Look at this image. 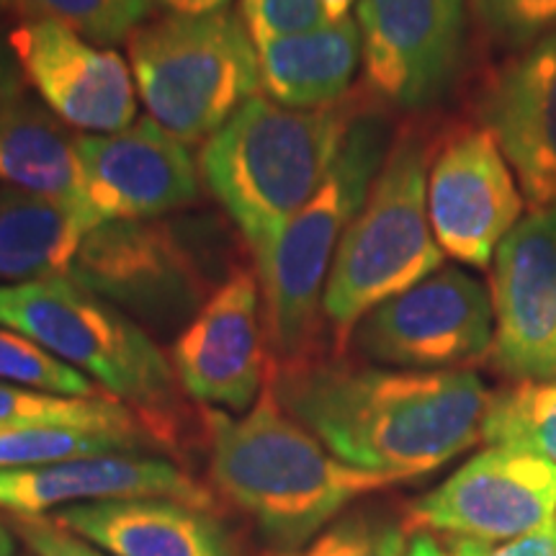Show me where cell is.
Segmentation results:
<instances>
[{
  "instance_id": "cell-1",
  "label": "cell",
  "mask_w": 556,
  "mask_h": 556,
  "mask_svg": "<svg viewBox=\"0 0 556 556\" xmlns=\"http://www.w3.org/2000/svg\"><path fill=\"white\" fill-rule=\"evenodd\" d=\"M268 387L332 456L397 484L482 443L490 402L475 371H405L328 353L270 364Z\"/></svg>"
},
{
  "instance_id": "cell-2",
  "label": "cell",
  "mask_w": 556,
  "mask_h": 556,
  "mask_svg": "<svg viewBox=\"0 0 556 556\" xmlns=\"http://www.w3.org/2000/svg\"><path fill=\"white\" fill-rule=\"evenodd\" d=\"M201 415L208 482L274 548L304 546L361 497L397 484L332 456L278 405L268 381L240 417L212 407Z\"/></svg>"
},
{
  "instance_id": "cell-3",
  "label": "cell",
  "mask_w": 556,
  "mask_h": 556,
  "mask_svg": "<svg viewBox=\"0 0 556 556\" xmlns=\"http://www.w3.org/2000/svg\"><path fill=\"white\" fill-rule=\"evenodd\" d=\"M361 109L345 99L323 109H287L253 96L201 144V180L255 258L325 184Z\"/></svg>"
},
{
  "instance_id": "cell-4",
  "label": "cell",
  "mask_w": 556,
  "mask_h": 556,
  "mask_svg": "<svg viewBox=\"0 0 556 556\" xmlns=\"http://www.w3.org/2000/svg\"><path fill=\"white\" fill-rule=\"evenodd\" d=\"M0 325L78 368L137 415L157 448H173L184 397L170 358L142 325L70 276L0 287Z\"/></svg>"
},
{
  "instance_id": "cell-5",
  "label": "cell",
  "mask_w": 556,
  "mask_h": 556,
  "mask_svg": "<svg viewBox=\"0 0 556 556\" xmlns=\"http://www.w3.org/2000/svg\"><path fill=\"white\" fill-rule=\"evenodd\" d=\"M392 124L361 109L319 191L291 217L274 245L255 258L270 364L325 356L323 299L348 225L364 206L392 148Z\"/></svg>"
},
{
  "instance_id": "cell-6",
  "label": "cell",
  "mask_w": 556,
  "mask_h": 556,
  "mask_svg": "<svg viewBox=\"0 0 556 556\" xmlns=\"http://www.w3.org/2000/svg\"><path fill=\"white\" fill-rule=\"evenodd\" d=\"M430 152L433 144L420 131L402 129L340 240L323 299L332 356H343L366 312L443 268L428 217Z\"/></svg>"
},
{
  "instance_id": "cell-7",
  "label": "cell",
  "mask_w": 556,
  "mask_h": 556,
  "mask_svg": "<svg viewBox=\"0 0 556 556\" xmlns=\"http://www.w3.org/2000/svg\"><path fill=\"white\" fill-rule=\"evenodd\" d=\"M235 268L222 222L157 217L93 227L67 276L142 328L184 330Z\"/></svg>"
},
{
  "instance_id": "cell-8",
  "label": "cell",
  "mask_w": 556,
  "mask_h": 556,
  "mask_svg": "<svg viewBox=\"0 0 556 556\" xmlns=\"http://www.w3.org/2000/svg\"><path fill=\"white\" fill-rule=\"evenodd\" d=\"M127 50L150 119L186 148L206 142L258 96V47L245 18L232 11L170 13L139 26Z\"/></svg>"
},
{
  "instance_id": "cell-9",
  "label": "cell",
  "mask_w": 556,
  "mask_h": 556,
  "mask_svg": "<svg viewBox=\"0 0 556 556\" xmlns=\"http://www.w3.org/2000/svg\"><path fill=\"white\" fill-rule=\"evenodd\" d=\"M492 340L490 291L462 268H438L413 289L366 312L345 351L371 366L469 371V366L490 361Z\"/></svg>"
},
{
  "instance_id": "cell-10",
  "label": "cell",
  "mask_w": 556,
  "mask_h": 556,
  "mask_svg": "<svg viewBox=\"0 0 556 556\" xmlns=\"http://www.w3.org/2000/svg\"><path fill=\"white\" fill-rule=\"evenodd\" d=\"M402 513L409 531L505 544L556 520V464L484 448Z\"/></svg>"
},
{
  "instance_id": "cell-11",
  "label": "cell",
  "mask_w": 556,
  "mask_h": 556,
  "mask_svg": "<svg viewBox=\"0 0 556 556\" xmlns=\"http://www.w3.org/2000/svg\"><path fill=\"white\" fill-rule=\"evenodd\" d=\"M356 21L377 99L420 111L448 93L467 45V0H358Z\"/></svg>"
},
{
  "instance_id": "cell-12",
  "label": "cell",
  "mask_w": 556,
  "mask_h": 556,
  "mask_svg": "<svg viewBox=\"0 0 556 556\" xmlns=\"http://www.w3.org/2000/svg\"><path fill=\"white\" fill-rule=\"evenodd\" d=\"M526 199L484 127H456L430 152L428 217L443 255L486 268L520 222Z\"/></svg>"
},
{
  "instance_id": "cell-13",
  "label": "cell",
  "mask_w": 556,
  "mask_h": 556,
  "mask_svg": "<svg viewBox=\"0 0 556 556\" xmlns=\"http://www.w3.org/2000/svg\"><path fill=\"white\" fill-rule=\"evenodd\" d=\"M184 394L225 413H248L268 381L270 351L258 274L238 266L170 348Z\"/></svg>"
},
{
  "instance_id": "cell-14",
  "label": "cell",
  "mask_w": 556,
  "mask_h": 556,
  "mask_svg": "<svg viewBox=\"0 0 556 556\" xmlns=\"http://www.w3.org/2000/svg\"><path fill=\"white\" fill-rule=\"evenodd\" d=\"M490 299L492 366L510 381L556 379V208L531 212L500 242Z\"/></svg>"
},
{
  "instance_id": "cell-15",
  "label": "cell",
  "mask_w": 556,
  "mask_h": 556,
  "mask_svg": "<svg viewBox=\"0 0 556 556\" xmlns=\"http://www.w3.org/2000/svg\"><path fill=\"white\" fill-rule=\"evenodd\" d=\"M5 39L41 103L70 129L114 135L135 124V75L119 52L54 21H21Z\"/></svg>"
},
{
  "instance_id": "cell-16",
  "label": "cell",
  "mask_w": 556,
  "mask_h": 556,
  "mask_svg": "<svg viewBox=\"0 0 556 556\" xmlns=\"http://www.w3.org/2000/svg\"><path fill=\"white\" fill-rule=\"evenodd\" d=\"M78 150L99 225L157 219L199 201V170L189 148L152 119L114 135H83Z\"/></svg>"
},
{
  "instance_id": "cell-17",
  "label": "cell",
  "mask_w": 556,
  "mask_h": 556,
  "mask_svg": "<svg viewBox=\"0 0 556 556\" xmlns=\"http://www.w3.org/2000/svg\"><path fill=\"white\" fill-rule=\"evenodd\" d=\"M479 122L495 137L531 212L556 208V31L490 73Z\"/></svg>"
},
{
  "instance_id": "cell-18",
  "label": "cell",
  "mask_w": 556,
  "mask_h": 556,
  "mask_svg": "<svg viewBox=\"0 0 556 556\" xmlns=\"http://www.w3.org/2000/svg\"><path fill=\"white\" fill-rule=\"evenodd\" d=\"M131 497H170L214 510V492L163 456L101 454L0 469V510L5 516H45L70 505Z\"/></svg>"
},
{
  "instance_id": "cell-19",
  "label": "cell",
  "mask_w": 556,
  "mask_h": 556,
  "mask_svg": "<svg viewBox=\"0 0 556 556\" xmlns=\"http://www.w3.org/2000/svg\"><path fill=\"white\" fill-rule=\"evenodd\" d=\"M52 518L111 556H238L212 510L170 497L70 505Z\"/></svg>"
},
{
  "instance_id": "cell-20",
  "label": "cell",
  "mask_w": 556,
  "mask_h": 556,
  "mask_svg": "<svg viewBox=\"0 0 556 556\" xmlns=\"http://www.w3.org/2000/svg\"><path fill=\"white\" fill-rule=\"evenodd\" d=\"M0 184L58 201L99 227L88 204L78 139L45 103L26 93L0 114Z\"/></svg>"
},
{
  "instance_id": "cell-21",
  "label": "cell",
  "mask_w": 556,
  "mask_h": 556,
  "mask_svg": "<svg viewBox=\"0 0 556 556\" xmlns=\"http://www.w3.org/2000/svg\"><path fill=\"white\" fill-rule=\"evenodd\" d=\"M261 88L287 109H323L340 103L364 62L356 18L328 21L317 29L255 39Z\"/></svg>"
},
{
  "instance_id": "cell-22",
  "label": "cell",
  "mask_w": 556,
  "mask_h": 556,
  "mask_svg": "<svg viewBox=\"0 0 556 556\" xmlns=\"http://www.w3.org/2000/svg\"><path fill=\"white\" fill-rule=\"evenodd\" d=\"M90 229L73 208L0 184V287L67 276Z\"/></svg>"
},
{
  "instance_id": "cell-23",
  "label": "cell",
  "mask_w": 556,
  "mask_h": 556,
  "mask_svg": "<svg viewBox=\"0 0 556 556\" xmlns=\"http://www.w3.org/2000/svg\"><path fill=\"white\" fill-rule=\"evenodd\" d=\"M67 428L135 438L157 448L129 407L111 397H65L0 381V430Z\"/></svg>"
},
{
  "instance_id": "cell-24",
  "label": "cell",
  "mask_w": 556,
  "mask_h": 556,
  "mask_svg": "<svg viewBox=\"0 0 556 556\" xmlns=\"http://www.w3.org/2000/svg\"><path fill=\"white\" fill-rule=\"evenodd\" d=\"M482 443L556 464V379L510 381L492 392L482 420Z\"/></svg>"
},
{
  "instance_id": "cell-25",
  "label": "cell",
  "mask_w": 556,
  "mask_h": 556,
  "mask_svg": "<svg viewBox=\"0 0 556 556\" xmlns=\"http://www.w3.org/2000/svg\"><path fill=\"white\" fill-rule=\"evenodd\" d=\"M405 513L389 507H353L299 548H270L263 556H405Z\"/></svg>"
},
{
  "instance_id": "cell-26",
  "label": "cell",
  "mask_w": 556,
  "mask_h": 556,
  "mask_svg": "<svg viewBox=\"0 0 556 556\" xmlns=\"http://www.w3.org/2000/svg\"><path fill=\"white\" fill-rule=\"evenodd\" d=\"M155 0H13L26 21H54L99 47L129 39L152 13Z\"/></svg>"
},
{
  "instance_id": "cell-27",
  "label": "cell",
  "mask_w": 556,
  "mask_h": 556,
  "mask_svg": "<svg viewBox=\"0 0 556 556\" xmlns=\"http://www.w3.org/2000/svg\"><path fill=\"white\" fill-rule=\"evenodd\" d=\"M144 448H150L148 443L135 438L90 433V430H0V469L41 467V464L101 454H142Z\"/></svg>"
},
{
  "instance_id": "cell-28",
  "label": "cell",
  "mask_w": 556,
  "mask_h": 556,
  "mask_svg": "<svg viewBox=\"0 0 556 556\" xmlns=\"http://www.w3.org/2000/svg\"><path fill=\"white\" fill-rule=\"evenodd\" d=\"M0 381L65 394V397H109L88 377H83L78 368L67 366L47 348L3 325H0Z\"/></svg>"
},
{
  "instance_id": "cell-29",
  "label": "cell",
  "mask_w": 556,
  "mask_h": 556,
  "mask_svg": "<svg viewBox=\"0 0 556 556\" xmlns=\"http://www.w3.org/2000/svg\"><path fill=\"white\" fill-rule=\"evenodd\" d=\"M484 31L503 47L526 50L556 31V0H471Z\"/></svg>"
},
{
  "instance_id": "cell-30",
  "label": "cell",
  "mask_w": 556,
  "mask_h": 556,
  "mask_svg": "<svg viewBox=\"0 0 556 556\" xmlns=\"http://www.w3.org/2000/svg\"><path fill=\"white\" fill-rule=\"evenodd\" d=\"M242 18L253 39L309 31L328 24L319 0H242Z\"/></svg>"
},
{
  "instance_id": "cell-31",
  "label": "cell",
  "mask_w": 556,
  "mask_h": 556,
  "mask_svg": "<svg viewBox=\"0 0 556 556\" xmlns=\"http://www.w3.org/2000/svg\"><path fill=\"white\" fill-rule=\"evenodd\" d=\"M9 526L34 556H111L52 516H9Z\"/></svg>"
},
{
  "instance_id": "cell-32",
  "label": "cell",
  "mask_w": 556,
  "mask_h": 556,
  "mask_svg": "<svg viewBox=\"0 0 556 556\" xmlns=\"http://www.w3.org/2000/svg\"><path fill=\"white\" fill-rule=\"evenodd\" d=\"M484 541L441 536L433 531H409L405 556H482Z\"/></svg>"
},
{
  "instance_id": "cell-33",
  "label": "cell",
  "mask_w": 556,
  "mask_h": 556,
  "mask_svg": "<svg viewBox=\"0 0 556 556\" xmlns=\"http://www.w3.org/2000/svg\"><path fill=\"white\" fill-rule=\"evenodd\" d=\"M482 556H556V520L505 544H484Z\"/></svg>"
},
{
  "instance_id": "cell-34",
  "label": "cell",
  "mask_w": 556,
  "mask_h": 556,
  "mask_svg": "<svg viewBox=\"0 0 556 556\" xmlns=\"http://www.w3.org/2000/svg\"><path fill=\"white\" fill-rule=\"evenodd\" d=\"M24 83L26 78L24 73H21L16 54L11 52L9 39H0V114H3V109L9 106V103L26 93Z\"/></svg>"
},
{
  "instance_id": "cell-35",
  "label": "cell",
  "mask_w": 556,
  "mask_h": 556,
  "mask_svg": "<svg viewBox=\"0 0 556 556\" xmlns=\"http://www.w3.org/2000/svg\"><path fill=\"white\" fill-rule=\"evenodd\" d=\"M157 3L178 16H204V13L227 11L232 0H157Z\"/></svg>"
},
{
  "instance_id": "cell-36",
  "label": "cell",
  "mask_w": 556,
  "mask_h": 556,
  "mask_svg": "<svg viewBox=\"0 0 556 556\" xmlns=\"http://www.w3.org/2000/svg\"><path fill=\"white\" fill-rule=\"evenodd\" d=\"M319 3H323L325 18H328V21H343V18H348V13H351V5L356 3V0H319Z\"/></svg>"
},
{
  "instance_id": "cell-37",
  "label": "cell",
  "mask_w": 556,
  "mask_h": 556,
  "mask_svg": "<svg viewBox=\"0 0 556 556\" xmlns=\"http://www.w3.org/2000/svg\"><path fill=\"white\" fill-rule=\"evenodd\" d=\"M0 556H16V533L11 531L9 520H0Z\"/></svg>"
},
{
  "instance_id": "cell-38",
  "label": "cell",
  "mask_w": 556,
  "mask_h": 556,
  "mask_svg": "<svg viewBox=\"0 0 556 556\" xmlns=\"http://www.w3.org/2000/svg\"><path fill=\"white\" fill-rule=\"evenodd\" d=\"M5 9H13V0H0V13H3Z\"/></svg>"
}]
</instances>
